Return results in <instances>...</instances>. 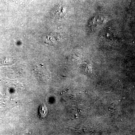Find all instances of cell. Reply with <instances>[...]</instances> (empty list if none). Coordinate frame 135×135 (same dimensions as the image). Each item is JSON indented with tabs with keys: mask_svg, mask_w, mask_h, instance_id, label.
I'll use <instances>...</instances> for the list:
<instances>
[{
	"mask_svg": "<svg viewBox=\"0 0 135 135\" xmlns=\"http://www.w3.org/2000/svg\"><path fill=\"white\" fill-rule=\"evenodd\" d=\"M48 110L47 106L44 104H42L39 107L38 114L41 119H44L47 118L48 114Z\"/></svg>",
	"mask_w": 135,
	"mask_h": 135,
	"instance_id": "cell-1",
	"label": "cell"
}]
</instances>
